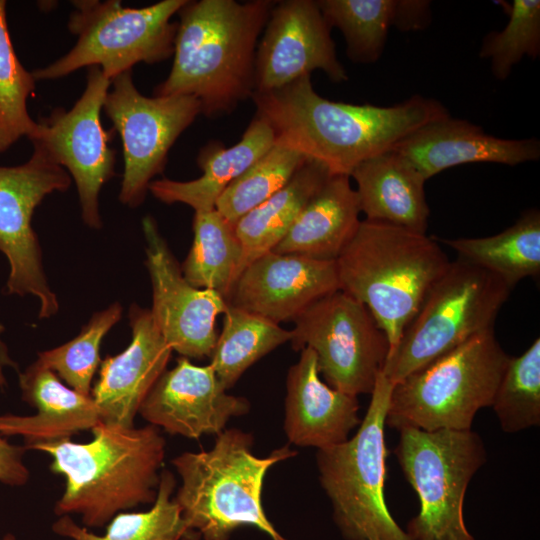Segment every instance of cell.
I'll use <instances>...</instances> for the list:
<instances>
[{"instance_id":"cell-39","label":"cell","mask_w":540,"mask_h":540,"mask_svg":"<svg viewBox=\"0 0 540 540\" xmlns=\"http://www.w3.org/2000/svg\"><path fill=\"white\" fill-rule=\"evenodd\" d=\"M0 540H16L15 536L13 534H6L4 537L0 538Z\"/></svg>"},{"instance_id":"cell-38","label":"cell","mask_w":540,"mask_h":540,"mask_svg":"<svg viewBox=\"0 0 540 540\" xmlns=\"http://www.w3.org/2000/svg\"><path fill=\"white\" fill-rule=\"evenodd\" d=\"M430 22V1L396 0L393 26L401 31L424 29Z\"/></svg>"},{"instance_id":"cell-22","label":"cell","mask_w":540,"mask_h":540,"mask_svg":"<svg viewBox=\"0 0 540 540\" xmlns=\"http://www.w3.org/2000/svg\"><path fill=\"white\" fill-rule=\"evenodd\" d=\"M21 398L36 409L33 415H0L4 437L21 436L27 450L39 443L70 438L92 430L101 412L91 396L64 385L50 369L37 361L18 373Z\"/></svg>"},{"instance_id":"cell-24","label":"cell","mask_w":540,"mask_h":540,"mask_svg":"<svg viewBox=\"0 0 540 540\" xmlns=\"http://www.w3.org/2000/svg\"><path fill=\"white\" fill-rule=\"evenodd\" d=\"M274 144L273 129L256 113L237 144L228 148L210 144L200 151L197 157L202 170L200 177L190 181L153 180L148 191L163 203L186 204L195 212L215 209L224 190Z\"/></svg>"},{"instance_id":"cell-34","label":"cell","mask_w":540,"mask_h":540,"mask_svg":"<svg viewBox=\"0 0 540 540\" xmlns=\"http://www.w3.org/2000/svg\"><path fill=\"white\" fill-rule=\"evenodd\" d=\"M502 430L516 433L540 424V339L509 357L492 405Z\"/></svg>"},{"instance_id":"cell-13","label":"cell","mask_w":540,"mask_h":540,"mask_svg":"<svg viewBox=\"0 0 540 540\" xmlns=\"http://www.w3.org/2000/svg\"><path fill=\"white\" fill-rule=\"evenodd\" d=\"M111 80L99 67L87 68L83 93L66 110L54 108L40 117L28 138L63 167L76 184L83 222L92 229L102 228L99 195L114 176L116 151L110 145L113 129H104L101 111Z\"/></svg>"},{"instance_id":"cell-25","label":"cell","mask_w":540,"mask_h":540,"mask_svg":"<svg viewBox=\"0 0 540 540\" xmlns=\"http://www.w3.org/2000/svg\"><path fill=\"white\" fill-rule=\"evenodd\" d=\"M360 212L350 176L331 175L271 251L336 260L355 235Z\"/></svg>"},{"instance_id":"cell-31","label":"cell","mask_w":540,"mask_h":540,"mask_svg":"<svg viewBox=\"0 0 540 540\" xmlns=\"http://www.w3.org/2000/svg\"><path fill=\"white\" fill-rule=\"evenodd\" d=\"M316 2L328 25L342 32L346 53L351 61L368 64L380 58L388 30L393 25L396 0Z\"/></svg>"},{"instance_id":"cell-21","label":"cell","mask_w":540,"mask_h":540,"mask_svg":"<svg viewBox=\"0 0 540 540\" xmlns=\"http://www.w3.org/2000/svg\"><path fill=\"white\" fill-rule=\"evenodd\" d=\"M300 352L286 377L284 432L290 443L300 447L319 450L342 443L361 422L358 398L320 379L312 349Z\"/></svg>"},{"instance_id":"cell-28","label":"cell","mask_w":540,"mask_h":540,"mask_svg":"<svg viewBox=\"0 0 540 540\" xmlns=\"http://www.w3.org/2000/svg\"><path fill=\"white\" fill-rule=\"evenodd\" d=\"M176 479L162 470L155 501L143 512H120L107 524L103 535L78 525L69 515L60 516L52 530L71 540H198L200 536L184 520L173 493Z\"/></svg>"},{"instance_id":"cell-12","label":"cell","mask_w":540,"mask_h":540,"mask_svg":"<svg viewBox=\"0 0 540 540\" xmlns=\"http://www.w3.org/2000/svg\"><path fill=\"white\" fill-rule=\"evenodd\" d=\"M121 139L124 169L119 193L123 205L138 207L153 178L165 169L178 137L201 114L193 96L146 97L139 92L132 70L116 76L103 105Z\"/></svg>"},{"instance_id":"cell-37","label":"cell","mask_w":540,"mask_h":540,"mask_svg":"<svg viewBox=\"0 0 540 540\" xmlns=\"http://www.w3.org/2000/svg\"><path fill=\"white\" fill-rule=\"evenodd\" d=\"M25 446L11 444L0 433V482L11 486L20 487L25 485L30 478V473L24 463Z\"/></svg>"},{"instance_id":"cell-33","label":"cell","mask_w":540,"mask_h":540,"mask_svg":"<svg viewBox=\"0 0 540 540\" xmlns=\"http://www.w3.org/2000/svg\"><path fill=\"white\" fill-rule=\"evenodd\" d=\"M7 2L0 0V153L22 137L29 138L37 122L28 111L36 80L16 55L7 24Z\"/></svg>"},{"instance_id":"cell-4","label":"cell","mask_w":540,"mask_h":540,"mask_svg":"<svg viewBox=\"0 0 540 540\" xmlns=\"http://www.w3.org/2000/svg\"><path fill=\"white\" fill-rule=\"evenodd\" d=\"M335 261L340 290L370 311L388 339V356L450 264L426 233L367 219Z\"/></svg>"},{"instance_id":"cell-23","label":"cell","mask_w":540,"mask_h":540,"mask_svg":"<svg viewBox=\"0 0 540 540\" xmlns=\"http://www.w3.org/2000/svg\"><path fill=\"white\" fill-rule=\"evenodd\" d=\"M360 211L367 220L426 233L430 210L426 179L403 156L390 149L360 163L350 174Z\"/></svg>"},{"instance_id":"cell-36","label":"cell","mask_w":540,"mask_h":540,"mask_svg":"<svg viewBox=\"0 0 540 540\" xmlns=\"http://www.w3.org/2000/svg\"><path fill=\"white\" fill-rule=\"evenodd\" d=\"M501 3L508 23L503 30L485 36L479 56L489 58L494 77L505 80L524 56L534 59L540 55V1Z\"/></svg>"},{"instance_id":"cell-5","label":"cell","mask_w":540,"mask_h":540,"mask_svg":"<svg viewBox=\"0 0 540 540\" xmlns=\"http://www.w3.org/2000/svg\"><path fill=\"white\" fill-rule=\"evenodd\" d=\"M253 443L250 433L224 429L211 449L184 452L172 460L181 478L174 498L184 520L203 540H229L243 526H254L271 540H287L266 516L262 492L268 470L296 451L285 445L257 457Z\"/></svg>"},{"instance_id":"cell-10","label":"cell","mask_w":540,"mask_h":540,"mask_svg":"<svg viewBox=\"0 0 540 540\" xmlns=\"http://www.w3.org/2000/svg\"><path fill=\"white\" fill-rule=\"evenodd\" d=\"M399 465L420 501L407 524L411 540H475L467 530L463 503L470 480L486 462L481 437L469 430L399 429Z\"/></svg>"},{"instance_id":"cell-1","label":"cell","mask_w":540,"mask_h":540,"mask_svg":"<svg viewBox=\"0 0 540 540\" xmlns=\"http://www.w3.org/2000/svg\"><path fill=\"white\" fill-rule=\"evenodd\" d=\"M251 98L276 142L320 162L331 175L350 176L363 161L390 150L422 126L450 116L438 100L421 95L389 107L334 102L314 90L310 76L254 92Z\"/></svg>"},{"instance_id":"cell-8","label":"cell","mask_w":540,"mask_h":540,"mask_svg":"<svg viewBox=\"0 0 540 540\" xmlns=\"http://www.w3.org/2000/svg\"><path fill=\"white\" fill-rule=\"evenodd\" d=\"M187 0H162L131 8L119 0L72 1L68 30L75 45L45 67L32 70L36 81L56 80L89 67H99L113 80L137 63L154 64L174 53L177 22L172 18Z\"/></svg>"},{"instance_id":"cell-26","label":"cell","mask_w":540,"mask_h":540,"mask_svg":"<svg viewBox=\"0 0 540 540\" xmlns=\"http://www.w3.org/2000/svg\"><path fill=\"white\" fill-rule=\"evenodd\" d=\"M330 176L323 164L308 159L283 188L234 224L243 250L242 271L274 249Z\"/></svg>"},{"instance_id":"cell-18","label":"cell","mask_w":540,"mask_h":540,"mask_svg":"<svg viewBox=\"0 0 540 540\" xmlns=\"http://www.w3.org/2000/svg\"><path fill=\"white\" fill-rule=\"evenodd\" d=\"M337 290L335 260L269 251L241 272L227 302L279 324L293 321L311 304Z\"/></svg>"},{"instance_id":"cell-7","label":"cell","mask_w":540,"mask_h":540,"mask_svg":"<svg viewBox=\"0 0 540 540\" xmlns=\"http://www.w3.org/2000/svg\"><path fill=\"white\" fill-rule=\"evenodd\" d=\"M393 386L381 371L355 435L316 454L320 484L346 540H411L390 514L384 493V427Z\"/></svg>"},{"instance_id":"cell-6","label":"cell","mask_w":540,"mask_h":540,"mask_svg":"<svg viewBox=\"0 0 540 540\" xmlns=\"http://www.w3.org/2000/svg\"><path fill=\"white\" fill-rule=\"evenodd\" d=\"M509 357L488 328L393 386L386 424L425 431L469 430L493 397Z\"/></svg>"},{"instance_id":"cell-35","label":"cell","mask_w":540,"mask_h":540,"mask_svg":"<svg viewBox=\"0 0 540 540\" xmlns=\"http://www.w3.org/2000/svg\"><path fill=\"white\" fill-rule=\"evenodd\" d=\"M121 315L122 306L118 302L94 313L75 338L53 349L39 352L36 361L52 370L73 390L91 396V382L101 363L102 340Z\"/></svg>"},{"instance_id":"cell-27","label":"cell","mask_w":540,"mask_h":540,"mask_svg":"<svg viewBox=\"0 0 540 540\" xmlns=\"http://www.w3.org/2000/svg\"><path fill=\"white\" fill-rule=\"evenodd\" d=\"M458 257L501 278L511 288L540 272V212L530 209L510 227L486 237L444 240Z\"/></svg>"},{"instance_id":"cell-17","label":"cell","mask_w":540,"mask_h":540,"mask_svg":"<svg viewBox=\"0 0 540 540\" xmlns=\"http://www.w3.org/2000/svg\"><path fill=\"white\" fill-rule=\"evenodd\" d=\"M226 391L210 364L198 366L180 357L175 367L163 372L138 413L171 435L189 439L218 435L231 418L250 410L246 398Z\"/></svg>"},{"instance_id":"cell-2","label":"cell","mask_w":540,"mask_h":540,"mask_svg":"<svg viewBox=\"0 0 540 540\" xmlns=\"http://www.w3.org/2000/svg\"><path fill=\"white\" fill-rule=\"evenodd\" d=\"M275 1H189L177 15L174 59L154 96L188 95L201 113H230L255 91L258 38Z\"/></svg>"},{"instance_id":"cell-30","label":"cell","mask_w":540,"mask_h":540,"mask_svg":"<svg viewBox=\"0 0 540 540\" xmlns=\"http://www.w3.org/2000/svg\"><path fill=\"white\" fill-rule=\"evenodd\" d=\"M223 315V329L209 364L228 390L251 365L290 341L292 334L269 319L230 304Z\"/></svg>"},{"instance_id":"cell-3","label":"cell","mask_w":540,"mask_h":540,"mask_svg":"<svg viewBox=\"0 0 540 540\" xmlns=\"http://www.w3.org/2000/svg\"><path fill=\"white\" fill-rule=\"evenodd\" d=\"M91 431L86 443L67 438L29 449L47 453L50 470L65 478L55 514H78L84 527L98 528L120 512L155 501L166 441L150 424L125 428L100 422Z\"/></svg>"},{"instance_id":"cell-15","label":"cell","mask_w":540,"mask_h":540,"mask_svg":"<svg viewBox=\"0 0 540 540\" xmlns=\"http://www.w3.org/2000/svg\"><path fill=\"white\" fill-rule=\"evenodd\" d=\"M146 267L152 283L153 319L172 351L181 357H210L218 334L216 319L228 302L216 291L189 284L150 215L142 219Z\"/></svg>"},{"instance_id":"cell-29","label":"cell","mask_w":540,"mask_h":540,"mask_svg":"<svg viewBox=\"0 0 540 540\" xmlns=\"http://www.w3.org/2000/svg\"><path fill=\"white\" fill-rule=\"evenodd\" d=\"M194 238L182 265L185 280L218 292L226 301L242 272L243 250L234 229L216 209L195 212Z\"/></svg>"},{"instance_id":"cell-9","label":"cell","mask_w":540,"mask_h":540,"mask_svg":"<svg viewBox=\"0 0 540 540\" xmlns=\"http://www.w3.org/2000/svg\"><path fill=\"white\" fill-rule=\"evenodd\" d=\"M512 288L498 276L458 257L432 286L387 357L383 375L393 384L493 327Z\"/></svg>"},{"instance_id":"cell-16","label":"cell","mask_w":540,"mask_h":540,"mask_svg":"<svg viewBox=\"0 0 540 540\" xmlns=\"http://www.w3.org/2000/svg\"><path fill=\"white\" fill-rule=\"evenodd\" d=\"M314 70H322L336 83L348 79L317 2L275 1L257 44L254 92L281 88Z\"/></svg>"},{"instance_id":"cell-19","label":"cell","mask_w":540,"mask_h":540,"mask_svg":"<svg viewBox=\"0 0 540 540\" xmlns=\"http://www.w3.org/2000/svg\"><path fill=\"white\" fill-rule=\"evenodd\" d=\"M128 317L129 345L101 361L98 380L91 389L101 422L125 428L134 426L142 402L166 370L172 353L150 309L134 303Z\"/></svg>"},{"instance_id":"cell-11","label":"cell","mask_w":540,"mask_h":540,"mask_svg":"<svg viewBox=\"0 0 540 540\" xmlns=\"http://www.w3.org/2000/svg\"><path fill=\"white\" fill-rule=\"evenodd\" d=\"M293 322L292 348L314 351L319 372L330 387L354 396L371 394L389 343L364 304L337 290L311 304Z\"/></svg>"},{"instance_id":"cell-20","label":"cell","mask_w":540,"mask_h":540,"mask_svg":"<svg viewBox=\"0 0 540 540\" xmlns=\"http://www.w3.org/2000/svg\"><path fill=\"white\" fill-rule=\"evenodd\" d=\"M392 150L407 159L428 180L454 166L490 162L516 166L540 157L536 138L503 139L482 127L448 116L405 137Z\"/></svg>"},{"instance_id":"cell-14","label":"cell","mask_w":540,"mask_h":540,"mask_svg":"<svg viewBox=\"0 0 540 540\" xmlns=\"http://www.w3.org/2000/svg\"><path fill=\"white\" fill-rule=\"evenodd\" d=\"M32 145L25 163L0 166V252L10 266L5 292L37 297L42 319L54 316L59 304L44 273L32 216L47 195L67 191L72 179L40 146Z\"/></svg>"},{"instance_id":"cell-32","label":"cell","mask_w":540,"mask_h":540,"mask_svg":"<svg viewBox=\"0 0 540 540\" xmlns=\"http://www.w3.org/2000/svg\"><path fill=\"white\" fill-rule=\"evenodd\" d=\"M307 160L300 152L275 141L266 154L224 190L215 209L235 224L283 188Z\"/></svg>"}]
</instances>
